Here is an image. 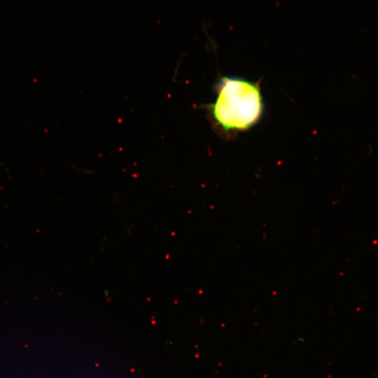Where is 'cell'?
<instances>
[{"label":"cell","instance_id":"6da1fadb","mask_svg":"<svg viewBox=\"0 0 378 378\" xmlns=\"http://www.w3.org/2000/svg\"><path fill=\"white\" fill-rule=\"evenodd\" d=\"M213 120L225 132L242 131L254 125L263 112V101L257 83L239 77H223L217 96L210 105Z\"/></svg>","mask_w":378,"mask_h":378}]
</instances>
